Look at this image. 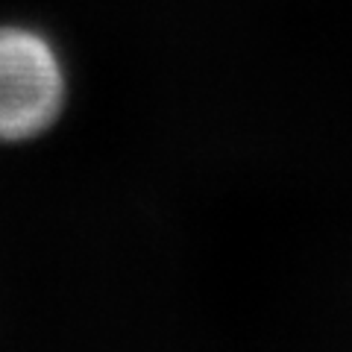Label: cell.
<instances>
[{
	"instance_id": "1",
	"label": "cell",
	"mask_w": 352,
	"mask_h": 352,
	"mask_svg": "<svg viewBox=\"0 0 352 352\" xmlns=\"http://www.w3.org/2000/svg\"><path fill=\"white\" fill-rule=\"evenodd\" d=\"M65 74L38 32L0 27V141H30L59 118Z\"/></svg>"
}]
</instances>
